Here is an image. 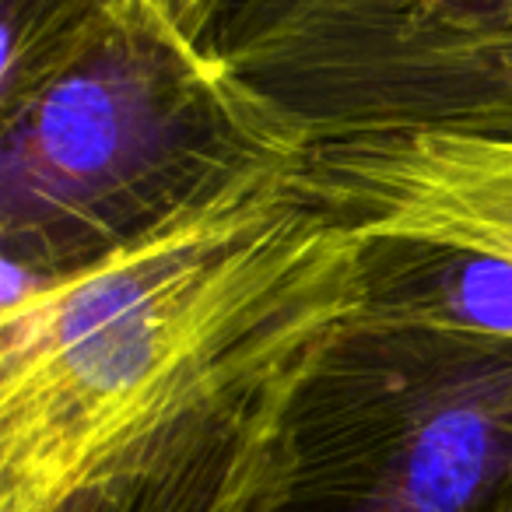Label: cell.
Here are the masks:
<instances>
[{
  "mask_svg": "<svg viewBox=\"0 0 512 512\" xmlns=\"http://www.w3.org/2000/svg\"><path fill=\"white\" fill-rule=\"evenodd\" d=\"M306 151L221 50L141 0L85 57L0 106L4 271L71 274Z\"/></svg>",
  "mask_w": 512,
  "mask_h": 512,
  "instance_id": "obj_2",
  "label": "cell"
},
{
  "mask_svg": "<svg viewBox=\"0 0 512 512\" xmlns=\"http://www.w3.org/2000/svg\"><path fill=\"white\" fill-rule=\"evenodd\" d=\"M365 239L260 172L57 278L4 271L0 512H50L169 428L327 344Z\"/></svg>",
  "mask_w": 512,
  "mask_h": 512,
  "instance_id": "obj_1",
  "label": "cell"
},
{
  "mask_svg": "<svg viewBox=\"0 0 512 512\" xmlns=\"http://www.w3.org/2000/svg\"><path fill=\"white\" fill-rule=\"evenodd\" d=\"M158 8L179 25L190 39L211 46L228 18L246 4V0H155Z\"/></svg>",
  "mask_w": 512,
  "mask_h": 512,
  "instance_id": "obj_9",
  "label": "cell"
},
{
  "mask_svg": "<svg viewBox=\"0 0 512 512\" xmlns=\"http://www.w3.org/2000/svg\"><path fill=\"white\" fill-rule=\"evenodd\" d=\"M295 186L362 239H418L512 264V134L386 130L313 144Z\"/></svg>",
  "mask_w": 512,
  "mask_h": 512,
  "instance_id": "obj_5",
  "label": "cell"
},
{
  "mask_svg": "<svg viewBox=\"0 0 512 512\" xmlns=\"http://www.w3.org/2000/svg\"><path fill=\"white\" fill-rule=\"evenodd\" d=\"M281 512H495L512 488V344L351 320L292 407Z\"/></svg>",
  "mask_w": 512,
  "mask_h": 512,
  "instance_id": "obj_3",
  "label": "cell"
},
{
  "mask_svg": "<svg viewBox=\"0 0 512 512\" xmlns=\"http://www.w3.org/2000/svg\"><path fill=\"white\" fill-rule=\"evenodd\" d=\"M358 320L512 344V264L418 239H365Z\"/></svg>",
  "mask_w": 512,
  "mask_h": 512,
  "instance_id": "obj_7",
  "label": "cell"
},
{
  "mask_svg": "<svg viewBox=\"0 0 512 512\" xmlns=\"http://www.w3.org/2000/svg\"><path fill=\"white\" fill-rule=\"evenodd\" d=\"M141 0H0V106L85 57Z\"/></svg>",
  "mask_w": 512,
  "mask_h": 512,
  "instance_id": "obj_8",
  "label": "cell"
},
{
  "mask_svg": "<svg viewBox=\"0 0 512 512\" xmlns=\"http://www.w3.org/2000/svg\"><path fill=\"white\" fill-rule=\"evenodd\" d=\"M495 512H512V488L505 491V498L498 502V509H495Z\"/></svg>",
  "mask_w": 512,
  "mask_h": 512,
  "instance_id": "obj_11",
  "label": "cell"
},
{
  "mask_svg": "<svg viewBox=\"0 0 512 512\" xmlns=\"http://www.w3.org/2000/svg\"><path fill=\"white\" fill-rule=\"evenodd\" d=\"M428 8L446 11H481V15H512V0H421Z\"/></svg>",
  "mask_w": 512,
  "mask_h": 512,
  "instance_id": "obj_10",
  "label": "cell"
},
{
  "mask_svg": "<svg viewBox=\"0 0 512 512\" xmlns=\"http://www.w3.org/2000/svg\"><path fill=\"white\" fill-rule=\"evenodd\" d=\"M327 344L169 428L50 512H281L295 481L292 407Z\"/></svg>",
  "mask_w": 512,
  "mask_h": 512,
  "instance_id": "obj_6",
  "label": "cell"
},
{
  "mask_svg": "<svg viewBox=\"0 0 512 512\" xmlns=\"http://www.w3.org/2000/svg\"><path fill=\"white\" fill-rule=\"evenodd\" d=\"M214 50L309 148L386 130L512 134V15L421 0H246Z\"/></svg>",
  "mask_w": 512,
  "mask_h": 512,
  "instance_id": "obj_4",
  "label": "cell"
}]
</instances>
